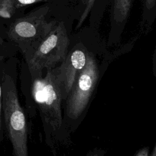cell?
<instances>
[{
    "label": "cell",
    "instance_id": "3",
    "mask_svg": "<svg viewBox=\"0 0 156 156\" xmlns=\"http://www.w3.org/2000/svg\"><path fill=\"white\" fill-rule=\"evenodd\" d=\"M69 40L63 22L56 24L49 34L37 46L29 58L32 74L41 73L44 68H53L68 54Z\"/></svg>",
    "mask_w": 156,
    "mask_h": 156
},
{
    "label": "cell",
    "instance_id": "1",
    "mask_svg": "<svg viewBox=\"0 0 156 156\" xmlns=\"http://www.w3.org/2000/svg\"><path fill=\"white\" fill-rule=\"evenodd\" d=\"M2 80V108L5 124L13 147V155L28 156L26 118L19 102L15 83L8 75H4Z\"/></svg>",
    "mask_w": 156,
    "mask_h": 156
},
{
    "label": "cell",
    "instance_id": "4",
    "mask_svg": "<svg viewBox=\"0 0 156 156\" xmlns=\"http://www.w3.org/2000/svg\"><path fill=\"white\" fill-rule=\"evenodd\" d=\"M99 72L93 55H87L83 68L78 74L66 98V112L71 119L78 118L86 108L94 91Z\"/></svg>",
    "mask_w": 156,
    "mask_h": 156
},
{
    "label": "cell",
    "instance_id": "14",
    "mask_svg": "<svg viewBox=\"0 0 156 156\" xmlns=\"http://www.w3.org/2000/svg\"><path fill=\"white\" fill-rule=\"evenodd\" d=\"M151 156H156V149H155V145L154 146L153 150L152 151V153L151 154Z\"/></svg>",
    "mask_w": 156,
    "mask_h": 156
},
{
    "label": "cell",
    "instance_id": "12",
    "mask_svg": "<svg viewBox=\"0 0 156 156\" xmlns=\"http://www.w3.org/2000/svg\"><path fill=\"white\" fill-rule=\"evenodd\" d=\"M156 0H145V4L147 9L152 10L155 5Z\"/></svg>",
    "mask_w": 156,
    "mask_h": 156
},
{
    "label": "cell",
    "instance_id": "2",
    "mask_svg": "<svg viewBox=\"0 0 156 156\" xmlns=\"http://www.w3.org/2000/svg\"><path fill=\"white\" fill-rule=\"evenodd\" d=\"M32 94L44 122L53 130L59 129L62 124L61 102L63 99L54 68H47L44 77L40 75L34 79Z\"/></svg>",
    "mask_w": 156,
    "mask_h": 156
},
{
    "label": "cell",
    "instance_id": "5",
    "mask_svg": "<svg viewBox=\"0 0 156 156\" xmlns=\"http://www.w3.org/2000/svg\"><path fill=\"white\" fill-rule=\"evenodd\" d=\"M49 9L47 5L41 7L17 21L13 29L15 35L21 40L35 43V49L57 24L55 20L47 21Z\"/></svg>",
    "mask_w": 156,
    "mask_h": 156
},
{
    "label": "cell",
    "instance_id": "11",
    "mask_svg": "<svg viewBox=\"0 0 156 156\" xmlns=\"http://www.w3.org/2000/svg\"><path fill=\"white\" fill-rule=\"evenodd\" d=\"M104 151L101 149H95L88 152L86 156H103Z\"/></svg>",
    "mask_w": 156,
    "mask_h": 156
},
{
    "label": "cell",
    "instance_id": "7",
    "mask_svg": "<svg viewBox=\"0 0 156 156\" xmlns=\"http://www.w3.org/2000/svg\"><path fill=\"white\" fill-rule=\"evenodd\" d=\"M132 4V0H114L113 15L118 23L124 22L128 17Z\"/></svg>",
    "mask_w": 156,
    "mask_h": 156
},
{
    "label": "cell",
    "instance_id": "15",
    "mask_svg": "<svg viewBox=\"0 0 156 156\" xmlns=\"http://www.w3.org/2000/svg\"><path fill=\"white\" fill-rule=\"evenodd\" d=\"M2 1H3V0H0V2H2Z\"/></svg>",
    "mask_w": 156,
    "mask_h": 156
},
{
    "label": "cell",
    "instance_id": "9",
    "mask_svg": "<svg viewBox=\"0 0 156 156\" xmlns=\"http://www.w3.org/2000/svg\"><path fill=\"white\" fill-rule=\"evenodd\" d=\"M53 0H13V2L16 3V6L21 7L27 5H30L32 4L41 2H48Z\"/></svg>",
    "mask_w": 156,
    "mask_h": 156
},
{
    "label": "cell",
    "instance_id": "10",
    "mask_svg": "<svg viewBox=\"0 0 156 156\" xmlns=\"http://www.w3.org/2000/svg\"><path fill=\"white\" fill-rule=\"evenodd\" d=\"M135 156H149V148L146 147L140 149Z\"/></svg>",
    "mask_w": 156,
    "mask_h": 156
},
{
    "label": "cell",
    "instance_id": "8",
    "mask_svg": "<svg viewBox=\"0 0 156 156\" xmlns=\"http://www.w3.org/2000/svg\"><path fill=\"white\" fill-rule=\"evenodd\" d=\"M95 1L96 0H83V4L85 5V9L78 20L77 24L76 27V29H79L82 25V24L83 23V22L88 16L90 12H91L94 5Z\"/></svg>",
    "mask_w": 156,
    "mask_h": 156
},
{
    "label": "cell",
    "instance_id": "13",
    "mask_svg": "<svg viewBox=\"0 0 156 156\" xmlns=\"http://www.w3.org/2000/svg\"><path fill=\"white\" fill-rule=\"evenodd\" d=\"M2 89L0 85V130H2Z\"/></svg>",
    "mask_w": 156,
    "mask_h": 156
},
{
    "label": "cell",
    "instance_id": "6",
    "mask_svg": "<svg viewBox=\"0 0 156 156\" xmlns=\"http://www.w3.org/2000/svg\"><path fill=\"white\" fill-rule=\"evenodd\" d=\"M87 55L81 49L73 50L67 54L58 66L54 68L63 100L66 99L78 74L85 66Z\"/></svg>",
    "mask_w": 156,
    "mask_h": 156
}]
</instances>
